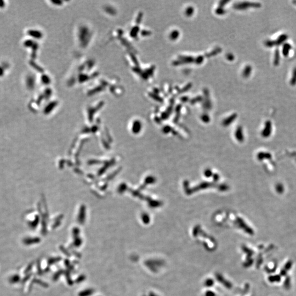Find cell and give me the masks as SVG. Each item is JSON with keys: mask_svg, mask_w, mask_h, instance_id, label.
<instances>
[{"mask_svg": "<svg viewBox=\"0 0 296 296\" xmlns=\"http://www.w3.org/2000/svg\"><path fill=\"white\" fill-rule=\"evenodd\" d=\"M287 38V36L286 35H283L280 36L279 38L276 41H268L266 42V46L268 47H272V46L275 45H279L281 43H283L284 41Z\"/></svg>", "mask_w": 296, "mask_h": 296, "instance_id": "6da1fadb", "label": "cell"}, {"mask_svg": "<svg viewBox=\"0 0 296 296\" xmlns=\"http://www.w3.org/2000/svg\"><path fill=\"white\" fill-rule=\"evenodd\" d=\"M291 49V46L290 45H289L288 43L287 44L286 43L284 45L283 49V53L285 56H287V55H288L289 52Z\"/></svg>", "mask_w": 296, "mask_h": 296, "instance_id": "7a4b0ae2", "label": "cell"}, {"mask_svg": "<svg viewBox=\"0 0 296 296\" xmlns=\"http://www.w3.org/2000/svg\"><path fill=\"white\" fill-rule=\"evenodd\" d=\"M290 83L292 85H294L296 84V68H295L294 69L293 72L292 77V78H291Z\"/></svg>", "mask_w": 296, "mask_h": 296, "instance_id": "3957f363", "label": "cell"}, {"mask_svg": "<svg viewBox=\"0 0 296 296\" xmlns=\"http://www.w3.org/2000/svg\"><path fill=\"white\" fill-rule=\"evenodd\" d=\"M280 56H279V51L278 50H276L275 54V59H274V64L275 65H277L279 62Z\"/></svg>", "mask_w": 296, "mask_h": 296, "instance_id": "277c9868", "label": "cell"}, {"mask_svg": "<svg viewBox=\"0 0 296 296\" xmlns=\"http://www.w3.org/2000/svg\"><path fill=\"white\" fill-rule=\"evenodd\" d=\"M251 72V68L249 66H247L245 69L243 75L247 77L248 76H249V74H250Z\"/></svg>", "mask_w": 296, "mask_h": 296, "instance_id": "5b68a950", "label": "cell"}]
</instances>
